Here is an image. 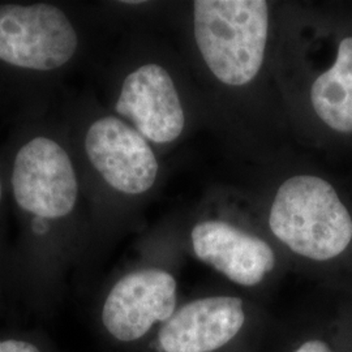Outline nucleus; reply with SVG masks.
Masks as SVG:
<instances>
[{"instance_id": "1a4fd4ad", "label": "nucleus", "mask_w": 352, "mask_h": 352, "mask_svg": "<svg viewBox=\"0 0 352 352\" xmlns=\"http://www.w3.org/2000/svg\"><path fill=\"white\" fill-rule=\"evenodd\" d=\"M189 241L197 260L243 289L261 287L277 267V254L266 240L226 221L196 223Z\"/></svg>"}, {"instance_id": "4468645a", "label": "nucleus", "mask_w": 352, "mask_h": 352, "mask_svg": "<svg viewBox=\"0 0 352 352\" xmlns=\"http://www.w3.org/2000/svg\"><path fill=\"white\" fill-rule=\"evenodd\" d=\"M340 352H352V318H338L336 325Z\"/></svg>"}, {"instance_id": "f03ea898", "label": "nucleus", "mask_w": 352, "mask_h": 352, "mask_svg": "<svg viewBox=\"0 0 352 352\" xmlns=\"http://www.w3.org/2000/svg\"><path fill=\"white\" fill-rule=\"evenodd\" d=\"M88 16L75 1H0V110H50L87 62Z\"/></svg>"}, {"instance_id": "6e6552de", "label": "nucleus", "mask_w": 352, "mask_h": 352, "mask_svg": "<svg viewBox=\"0 0 352 352\" xmlns=\"http://www.w3.org/2000/svg\"><path fill=\"white\" fill-rule=\"evenodd\" d=\"M113 113L153 144H171L184 131L186 113L168 69L142 62L126 71L115 90Z\"/></svg>"}, {"instance_id": "9d476101", "label": "nucleus", "mask_w": 352, "mask_h": 352, "mask_svg": "<svg viewBox=\"0 0 352 352\" xmlns=\"http://www.w3.org/2000/svg\"><path fill=\"white\" fill-rule=\"evenodd\" d=\"M317 118L340 135H352V36L342 38L333 64L311 88Z\"/></svg>"}, {"instance_id": "20e7f679", "label": "nucleus", "mask_w": 352, "mask_h": 352, "mask_svg": "<svg viewBox=\"0 0 352 352\" xmlns=\"http://www.w3.org/2000/svg\"><path fill=\"white\" fill-rule=\"evenodd\" d=\"M269 228L286 250L311 264H333L352 248L351 212L320 176L295 175L280 184Z\"/></svg>"}, {"instance_id": "f8f14e48", "label": "nucleus", "mask_w": 352, "mask_h": 352, "mask_svg": "<svg viewBox=\"0 0 352 352\" xmlns=\"http://www.w3.org/2000/svg\"><path fill=\"white\" fill-rule=\"evenodd\" d=\"M10 197L3 144L0 145V280L12 296V240L10 239Z\"/></svg>"}, {"instance_id": "0eeeda50", "label": "nucleus", "mask_w": 352, "mask_h": 352, "mask_svg": "<svg viewBox=\"0 0 352 352\" xmlns=\"http://www.w3.org/2000/svg\"><path fill=\"white\" fill-rule=\"evenodd\" d=\"M197 47L210 72L230 87L258 75L269 34L264 0H197L193 3Z\"/></svg>"}, {"instance_id": "f257e3e1", "label": "nucleus", "mask_w": 352, "mask_h": 352, "mask_svg": "<svg viewBox=\"0 0 352 352\" xmlns=\"http://www.w3.org/2000/svg\"><path fill=\"white\" fill-rule=\"evenodd\" d=\"M3 153L16 226L13 299L50 317L82 276L90 245L88 201L59 102L14 119Z\"/></svg>"}, {"instance_id": "ddd939ff", "label": "nucleus", "mask_w": 352, "mask_h": 352, "mask_svg": "<svg viewBox=\"0 0 352 352\" xmlns=\"http://www.w3.org/2000/svg\"><path fill=\"white\" fill-rule=\"evenodd\" d=\"M0 352H60L45 334L25 329L0 330Z\"/></svg>"}, {"instance_id": "9b49d317", "label": "nucleus", "mask_w": 352, "mask_h": 352, "mask_svg": "<svg viewBox=\"0 0 352 352\" xmlns=\"http://www.w3.org/2000/svg\"><path fill=\"white\" fill-rule=\"evenodd\" d=\"M260 352H340L336 327L311 318L273 320Z\"/></svg>"}, {"instance_id": "39448f33", "label": "nucleus", "mask_w": 352, "mask_h": 352, "mask_svg": "<svg viewBox=\"0 0 352 352\" xmlns=\"http://www.w3.org/2000/svg\"><path fill=\"white\" fill-rule=\"evenodd\" d=\"M175 274L158 263H139L104 285L91 308L94 330L111 352H136L175 314Z\"/></svg>"}, {"instance_id": "7ed1b4c3", "label": "nucleus", "mask_w": 352, "mask_h": 352, "mask_svg": "<svg viewBox=\"0 0 352 352\" xmlns=\"http://www.w3.org/2000/svg\"><path fill=\"white\" fill-rule=\"evenodd\" d=\"M59 109L88 201L90 252L109 201L148 195L158 180L160 162L148 140L115 113L102 111L87 96H75L69 89Z\"/></svg>"}, {"instance_id": "423d86ee", "label": "nucleus", "mask_w": 352, "mask_h": 352, "mask_svg": "<svg viewBox=\"0 0 352 352\" xmlns=\"http://www.w3.org/2000/svg\"><path fill=\"white\" fill-rule=\"evenodd\" d=\"M273 318L234 294H210L180 302L136 352H260Z\"/></svg>"}]
</instances>
